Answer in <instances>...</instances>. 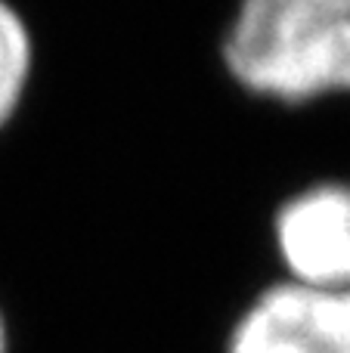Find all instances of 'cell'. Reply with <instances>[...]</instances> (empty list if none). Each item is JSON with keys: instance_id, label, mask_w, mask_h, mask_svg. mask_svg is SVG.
<instances>
[{"instance_id": "obj_5", "label": "cell", "mask_w": 350, "mask_h": 353, "mask_svg": "<svg viewBox=\"0 0 350 353\" xmlns=\"http://www.w3.org/2000/svg\"><path fill=\"white\" fill-rule=\"evenodd\" d=\"M0 353H6V323H3V313H0Z\"/></svg>"}, {"instance_id": "obj_3", "label": "cell", "mask_w": 350, "mask_h": 353, "mask_svg": "<svg viewBox=\"0 0 350 353\" xmlns=\"http://www.w3.org/2000/svg\"><path fill=\"white\" fill-rule=\"evenodd\" d=\"M273 239L289 279L350 288V183H316L282 201Z\"/></svg>"}, {"instance_id": "obj_4", "label": "cell", "mask_w": 350, "mask_h": 353, "mask_svg": "<svg viewBox=\"0 0 350 353\" xmlns=\"http://www.w3.org/2000/svg\"><path fill=\"white\" fill-rule=\"evenodd\" d=\"M34 72V37L22 12L0 0V130L16 118Z\"/></svg>"}, {"instance_id": "obj_1", "label": "cell", "mask_w": 350, "mask_h": 353, "mask_svg": "<svg viewBox=\"0 0 350 353\" xmlns=\"http://www.w3.org/2000/svg\"><path fill=\"white\" fill-rule=\"evenodd\" d=\"M223 62L242 90L276 103L350 93V0H242Z\"/></svg>"}, {"instance_id": "obj_2", "label": "cell", "mask_w": 350, "mask_h": 353, "mask_svg": "<svg viewBox=\"0 0 350 353\" xmlns=\"http://www.w3.org/2000/svg\"><path fill=\"white\" fill-rule=\"evenodd\" d=\"M227 353H350V288L276 282L242 313Z\"/></svg>"}]
</instances>
